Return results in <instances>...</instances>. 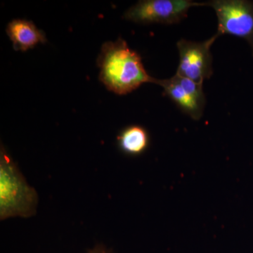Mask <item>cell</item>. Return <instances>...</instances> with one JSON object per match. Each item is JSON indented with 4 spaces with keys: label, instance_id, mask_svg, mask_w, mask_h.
I'll list each match as a JSON object with an SVG mask.
<instances>
[{
    "label": "cell",
    "instance_id": "6",
    "mask_svg": "<svg viewBox=\"0 0 253 253\" xmlns=\"http://www.w3.org/2000/svg\"><path fill=\"white\" fill-rule=\"evenodd\" d=\"M156 84L189 117L195 121L202 118L206 103L203 84L176 74L169 79H157Z\"/></svg>",
    "mask_w": 253,
    "mask_h": 253
},
{
    "label": "cell",
    "instance_id": "2",
    "mask_svg": "<svg viewBox=\"0 0 253 253\" xmlns=\"http://www.w3.org/2000/svg\"><path fill=\"white\" fill-rule=\"evenodd\" d=\"M38 196L1 146L0 153V219L29 217L36 212Z\"/></svg>",
    "mask_w": 253,
    "mask_h": 253
},
{
    "label": "cell",
    "instance_id": "7",
    "mask_svg": "<svg viewBox=\"0 0 253 253\" xmlns=\"http://www.w3.org/2000/svg\"><path fill=\"white\" fill-rule=\"evenodd\" d=\"M6 33L16 51H27L47 42L45 33L32 21L14 19L8 23Z\"/></svg>",
    "mask_w": 253,
    "mask_h": 253
},
{
    "label": "cell",
    "instance_id": "8",
    "mask_svg": "<svg viewBox=\"0 0 253 253\" xmlns=\"http://www.w3.org/2000/svg\"><path fill=\"white\" fill-rule=\"evenodd\" d=\"M118 145L124 154L139 156L149 146V134L146 129L140 126H126L118 136Z\"/></svg>",
    "mask_w": 253,
    "mask_h": 253
},
{
    "label": "cell",
    "instance_id": "3",
    "mask_svg": "<svg viewBox=\"0 0 253 253\" xmlns=\"http://www.w3.org/2000/svg\"><path fill=\"white\" fill-rule=\"evenodd\" d=\"M208 6V2L191 0H141L126 10L123 18L140 24H176L187 17L194 6Z\"/></svg>",
    "mask_w": 253,
    "mask_h": 253
},
{
    "label": "cell",
    "instance_id": "9",
    "mask_svg": "<svg viewBox=\"0 0 253 253\" xmlns=\"http://www.w3.org/2000/svg\"><path fill=\"white\" fill-rule=\"evenodd\" d=\"M88 253H111L104 246H98L95 247L94 249L91 250Z\"/></svg>",
    "mask_w": 253,
    "mask_h": 253
},
{
    "label": "cell",
    "instance_id": "5",
    "mask_svg": "<svg viewBox=\"0 0 253 253\" xmlns=\"http://www.w3.org/2000/svg\"><path fill=\"white\" fill-rule=\"evenodd\" d=\"M219 37L217 33L204 42L181 39L176 43L179 62L176 76L203 84L213 74L211 46Z\"/></svg>",
    "mask_w": 253,
    "mask_h": 253
},
{
    "label": "cell",
    "instance_id": "4",
    "mask_svg": "<svg viewBox=\"0 0 253 253\" xmlns=\"http://www.w3.org/2000/svg\"><path fill=\"white\" fill-rule=\"evenodd\" d=\"M217 17V33L243 38L253 53V2L246 0H214L208 2Z\"/></svg>",
    "mask_w": 253,
    "mask_h": 253
},
{
    "label": "cell",
    "instance_id": "1",
    "mask_svg": "<svg viewBox=\"0 0 253 253\" xmlns=\"http://www.w3.org/2000/svg\"><path fill=\"white\" fill-rule=\"evenodd\" d=\"M97 66L101 83L108 90L121 96L132 92L145 83L156 84L157 81L145 69L140 54L121 38L104 43Z\"/></svg>",
    "mask_w": 253,
    "mask_h": 253
}]
</instances>
